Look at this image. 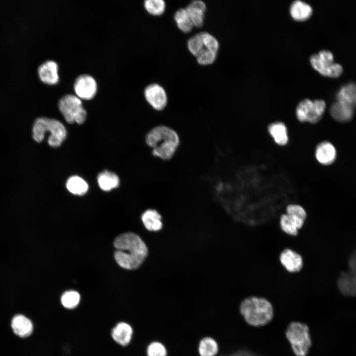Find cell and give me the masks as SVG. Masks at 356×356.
I'll return each instance as SVG.
<instances>
[{"label":"cell","mask_w":356,"mask_h":356,"mask_svg":"<svg viewBox=\"0 0 356 356\" xmlns=\"http://www.w3.org/2000/svg\"><path fill=\"white\" fill-rule=\"evenodd\" d=\"M116 249L114 258L122 268L133 270L138 268L148 254L147 246L136 234L126 232L117 236L114 242Z\"/></svg>","instance_id":"6da1fadb"},{"label":"cell","mask_w":356,"mask_h":356,"mask_svg":"<svg viewBox=\"0 0 356 356\" xmlns=\"http://www.w3.org/2000/svg\"><path fill=\"white\" fill-rule=\"evenodd\" d=\"M147 145L152 149L155 157L167 161L174 155L179 144L177 133L173 129L164 125L154 127L147 134Z\"/></svg>","instance_id":"7a4b0ae2"},{"label":"cell","mask_w":356,"mask_h":356,"mask_svg":"<svg viewBox=\"0 0 356 356\" xmlns=\"http://www.w3.org/2000/svg\"><path fill=\"white\" fill-rule=\"evenodd\" d=\"M239 312L245 321L254 327L267 325L273 316L270 302L266 298L256 296L244 299L240 304Z\"/></svg>","instance_id":"3957f363"},{"label":"cell","mask_w":356,"mask_h":356,"mask_svg":"<svg viewBox=\"0 0 356 356\" xmlns=\"http://www.w3.org/2000/svg\"><path fill=\"white\" fill-rule=\"evenodd\" d=\"M47 132L50 133L48 143L51 147L60 146L66 137V128L58 120L44 117L36 119L33 128L34 139L38 142H41Z\"/></svg>","instance_id":"277c9868"},{"label":"cell","mask_w":356,"mask_h":356,"mask_svg":"<svg viewBox=\"0 0 356 356\" xmlns=\"http://www.w3.org/2000/svg\"><path fill=\"white\" fill-rule=\"evenodd\" d=\"M286 338L296 356H306L312 346L308 326L300 322H292L285 331Z\"/></svg>","instance_id":"5b68a950"},{"label":"cell","mask_w":356,"mask_h":356,"mask_svg":"<svg viewBox=\"0 0 356 356\" xmlns=\"http://www.w3.org/2000/svg\"><path fill=\"white\" fill-rule=\"evenodd\" d=\"M58 107L68 123L76 122L81 124L86 119V111L83 107L81 99L77 95L71 94L64 95L58 102Z\"/></svg>","instance_id":"8992f818"},{"label":"cell","mask_w":356,"mask_h":356,"mask_svg":"<svg viewBox=\"0 0 356 356\" xmlns=\"http://www.w3.org/2000/svg\"><path fill=\"white\" fill-rule=\"evenodd\" d=\"M333 54L329 51L322 50L312 55L310 62L312 67L321 75L331 78H337L343 72L340 64L333 62Z\"/></svg>","instance_id":"52a82bcc"},{"label":"cell","mask_w":356,"mask_h":356,"mask_svg":"<svg viewBox=\"0 0 356 356\" xmlns=\"http://www.w3.org/2000/svg\"><path fill=\"white\" fill-rule=\"evenodd\" d=\"M325 108V102L323 100L305 99L297 105L296 115L301 122L314 124L321 119Z\"/></svg>","instance_id":"ba28073f"},{"label":"cell","mask_w":356,"mask_h":356,"mask_svg":"<svg viewBox=\"0 0 356 356\" xmlns=\"http://www.w3.org/2000/svg\"><path fill=\"white\" fill-rule=\"evenodd\" d=\"M97 88L95 80L88 74L79 76L74 84V89L77 96L82 99L93 98L96 94Z\"/></svg>","instance_id":"9c48e42d"},{"label":"cell","mask_w":356,"mask_h":356,"mask_svg":"<svg viewBox=\"0 0 356 356\" xmlns=\"http://www.w3.org/2000/svg\"><path fill=\"white\" fill-rule=\"evenodd\" d=\"M147 102L154 109L161 111L167 104V95L164 88L157 84H152L147 86L144 91Z\"/></svg>","instance_id":"30bf717a"},{"label":"cell","mask_w":356,"mask_h":356,"mask_svg":"<svg viewBox=\"0 0 356 356\" xmlns=\"http://www.w3.org/2000/svg\"><path fill=\"white\" fill-rule=\"evenodd\" d=\"M279 259L281 265L290 273L299 272L303 266V259L302 256L290 248H286L282 251Z\"/></svg>","instance_id":"8fae6325"},{"label":"cell","mask_w":356,"mask_h":356,"mask_svg":"<svg viewBox=\"0 0 356 356\" xmlns=\"http://www.w3.org/2000/svg\"><path fill=\"white\" fill-rule=\"evenodd\" d=\"M134 333L133 326L126 321L118 322L111 331L113 339L122 347H127L131 344Z\"/></svg>","instance_id":"7c38bea8"},{"label":"cell","mask_w":356,"mask_h":356,"mask_svg":"<svg viewBox=\"0 0 356 356\" xmlns=\"http://www.w3.org/2000/svg\"><path fill=\"white\" fill-rule=\"evenodd\" d=\"M58 70V66L56 62L47 60L39 66L38 72L39 78L43 83L53 85L59 82Z\"/></svg>","instance_id":"4fadbf2b"},{"label":"cell","mask_w":356,"mask_h":356,"mask_svg":"<svg viewBox=\"0 0 356 356\" xmlns=\"http://www.w3.org/2000/svg\"><path fill=\"white\" fill-rule=\"evenodd\" d=\"M317 161L321 165L327 166L332 164L336 160L337 151L334 146L330 142L319 143L315 150Z\"/></svg>","instance_id":"5bb4252c"},{"label":"cell","mask_w":356,"mask_h":356,"mask_svg":"<svg viewBox=\"0 0 356 356\" xmlns=\"http://www.w3.org/2000/svg\"><path fill=\"white\" fill-rule=\"evenodd\" d=\"M354 107L345 102L337 100L331 106L330 112L332 118L340 122L351 120L354 115Z\"/></svg>","instance_id":"9a60e30c"},{"label":"cell","mask_w":356,"mask_h":356,"mask_svg":"<svg viewBox=\"0 0 356 356\" xmlns=\"http://www.w3.org/2000/svg\"><path fill=\"white\" fill-rule=\"evenodd\" d=\"M194 27L201 28L204 24L206 5L202 0H194L185 8Z\"/></svg>","instance_id":"2e32d148"},{"label":"cell","mask_w":356,"mask_h":356,"mask_svg":"<svg viewBox=\"0 0 356 356\" xmlns=\"http://www.w3.org/2000/svg\"><path fill=\"white\" fill-rule=\"evenodd\" d=\"M11 325L14 333L20 337L29 336L33 330L32 321L22 314L15 315L12 319Z\"/></svg>","instance_id":"e0dca14e"},{"label":"cell","mask_w":356,"mask_h":356,"mask_svg":"<svg viewBox=\"0 0 356 356\" xmlns=\"http://www.w3.org/2000/svg\"><path fill=\"white\" fill-rule=\"evenodd\" d=\"M142 222L145 228L149 231H158L163 227L162 217L154 209H147L141 217Z\"/></svg>","instance_id":"ac0fdd59"},{"label":"cell","mask_w":356,"mask_h":356,"mask_svg":"<svg viewBox=\"0 0 356 356\" xmlns=\"http://www.w3.org/2000/svg\"><path fill=\"white\" fill-rule=\"evenodd\" d=\"M291 17L297 21H305L309 19L312 13V9L308 3L301 0H295L290 7Z\"/></svg>","instance_id":"d6986e66"},{"label":"cell","mask_w":356,"mask_h":356,"mask_svg":"<svg viewBox=\"0 0 356 356\" xmlns=\"http://www.w3.org/2000/svg\"><path fill=\"white\" fill-rule=\"evenodd\" d=\"M197 352L199 356H218L220 352L219 343L213 337L205 336L199 341Z\"/></svg>","instance_id":"ffe728a7"},{"label":"cell","mask_w":356,"mask_h":356,"mask_svg":"<svg viewBox=\"0 0 356 356\" xmlns=\"http://www.w3.org/2000/svg\"><path fill=\"white\" fill-rule=\"evenodd\" d=\"M268 131L274 142L279 145H285L288 142L287 129L281 122L277 121L269 125Z\"/></svg>","instance_id":"44dd1931"},{"label":"cell","mask_w":356,"mask_h":356,"mask_svg":"<svg viewBox=\"0 0 356 356\" xmlns=\"http://www.w3.org/2000/svg\"><path fill=\"white\" fill-rule=\"evenodd\" d=\"M286 212L296 224L298 229L302 228L307 218V214L305 209L300 205L291 204L286 207Z\"/></svg>","instance_id":"7402d4cb"},{"label":"cell","mask_w":356,"mask_h":356,"mask_svg":"<svg viewBox=\"0 0 356 356\" xmlns=\"http://www.w3.org/2000/svg\"><path fill=\"white\" fill-rule=\"evenodd\" d=\"M337 100L356 106V83H349L341 87L336 94Z\"/></svg>","instance_id":"603a6c76"},{"label":"cell","mask_w":356,"mask_h":356,"mask_svg":"<svg viewBox=\"0 0 356 356\" xmlns=\"http://www.w3.org/2000/svg\"><path fill=\"white\" fill-rule=\"evenodd\" d=\"M97 182L102 190L109 191L119 186V178L114 173L104 171L98 175Z\"/></svg>","instance_id":"cb8c5ba5"},{"label":"cell","mask_w":356,"mask_h":356,"mask_svg":"<svg viewBox=\"0 0 356 356\" xmlns=\"http://www.w3.org/2000/svg\"><path fill=\"white\" fill-rule=\"evenodd\" d=\"M174 19L178 28L184 33H188L194 27L186 8H180L175 13Z\"/></svg>","instance_id":"d4e9b609"},{"label":"cell","mask_w":356,"mask_h":356,"mask_svg":"<svg viewBox=\"0 0 356 356\" xmlns=\"http://www.w3.org/2000/svg\"><path fill=\"white\" fill-rule=\"evenodd\" d=\"M66 187L73 194L83 195L88 190L87 182L79 176H74L69 178L66 182Z\"/></svg>","instance_id":"484cf974"},{"label":"cell","mask_w":356,"mask_h":356,"mask_svg":"<svg viewBox=\"0 0 356 356\" xmlns=\"http://www.w3.org/2000/svg\"><path fill=\"white\" fill-rule=\"evenodd\" d=\"M337 284L339 290L344 295L349 296H356L353 278L348 271L340 274L338 279Z\"/></svg>","instance_id":"4316f807"},{"label":"cell","mask_w":356,"mask_h":356,"mask_svg":"<svg viewBox=\"0 0 356 356\" xmlns=\"http://www.w3.org/2000/svg\"><path fill=\"white\" fill-rule=\"evenodd\" d=\"M80 301L79 293L74 290L65 292L61 297V304L64 308L68 309L75 308L79 305Z\"/></svg>","instance_id":"83f0119b"},{"label":"cell","mask_w":356,"mask_h":356,"mask_svg":"<svg viewBox=\"0 0 356 356\" xmlns=\"http://www.w3.org/2000/svg\"><path fill=\"white\" fill-rule=\"evenodd\" d=\"M144 7L150 14L160 16L165 10L166 3L163 0H146L144 1Z\"/></svg>","instance_id":"f1b7e54d"},{"label":"cell","mask_w":356,"mask_h":356,"mask_svg":"<svg viewBox=\"0 0 356 356\" xmlns=\"http://www.w3.org/2000/svg\"><path fill=\"white\" fill-rule=\"evenodd\" d=\"M145 354L146 356H168V350L162 342L153 341L147 346Z\"/></svg>","instance_id":"f546056e"},{"label":"cell","mask_w":356,"mask_h":356,"mask_svg":"<svg viewBox=\"0 0 356 356\" xmlns=\"http://www.w3.org/2000/svg\"><path fill=\"white\" fill-rule=\"evenodd\" d=\"M279 224L281 229L287 234L291 236L298 235L299 229L297 225L286 214L280 216Z\"/></svg>","instance_id":"4dcf8cb0"},{"label":"cell","mask_w":356,"mask_h":356,"mask_svg":"<svg viewBox=\"0 0 356 356\" xmlns=\"http://www.w3.org/2000/svg\"><path fill=\"white\" fill-rule=\"evenodd\" d=\"M187 47L190 52L195 57H197L205 49L200 33L188 40Z\"/></svg>","instance_id":"1f68e13d"},{"label":"cell","mask_w":356,"mask_h":356,"mask_svg":"<svg viewBox=\"0 0 356 356\" xmlns=\"http://www.w3.org/2000/svg\"><path fill=\"white\" fill-rule=\"evenodd\" d=\"M200 34L205 48L217 53L219 47L217 40L213 36L206 32H201Z\"/></svg>","instance_id":"d6a6232c"},{"label":"cell","mask_w":356,"mask_h":356,"mask_svg":"<svg viewBox=\"0 0 356 356\" xmlns=\"http://www.w3.org/2000/svg\"><path fill=\"white\" fill-rule=\"evenodd\" d=\"M217 53L214 51L204 49L197 56V61L201 65H207L213 64L216 58Z\"/></svg>","instance_id":"836d02e7"},{"label":"cell","mask_w":356,"mask_h":356,"mask_svg":"<svg viewBox=\"0 0 356 356\" xmlns=\"http://www.w3.org/2000/svg\"><path fill=\"white\" fill-rule=\"evenodd\" d=\"M228 356H257L252 353L246 351H240L235 352Z\"/></svg>","instance_id":"e575fe53"},{"label":"cell","mask_w":356,"mask_h":356,"mask_svg":"<svg viewBox=\"0 0 356 356\" xmlns=\"http://www.w3.org/2000/svg\"><path fill=\"white\" fill-rule=\"evenodd\" d=\"M348 272L350 273L353 278L356 295V269L353 270H349Z\"/></svg>","instance_id":"d590c367"},{"label":"cell","mask_w":356,"mask_h":356,"mask_svg":"<svg viewBox=\"0 0 356 356\" xmlns=\"http://www.w3.org/2000/svg\"><path fill=\"white\" fill-rule=\"evenodd\" d=\"M218 356H226L225 355H218Z\"/></svg>","instance_id":"8d00e7d4"}]
</instances>
